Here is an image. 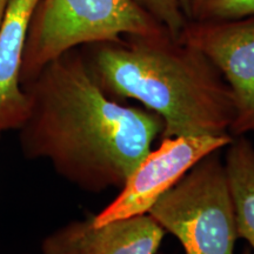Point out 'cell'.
<instances>
[{
  "mask_svg": "<svg viewBox=\"0 0 254 254\" xmlns=\"http://www.w3.org/2000/svg\"><path fill=\"white\" fill-rule=\"evenodd\" d=\"M232 139L231 134L163 138L160 145L151 150L134 168L118 195L92 217L93 222L103 225L117 219L147 214L157 200L198 161L226 147Z\"/></svg>",
  "mask_w": 254,
  "mask_h": 254,
  "instance_id": "obj_5",
  "label": "cell"
},
{
  "mask_svg": "<svg viewBox=\"0 0 254 254\" xmlns=\"http://www.w3.org/2000/svg\"><path fill=\"white\" fill-rule=\"evenodd\" d=\"M164 32L167 31L133 0H40L25 41L21 86L73 49Z\"/></svg>",
  "mask_w": 254,
  "mask_h": 254,
  "instance_id": "obj_3",
  "label": "cell"
},
{
  "mask_svg": "<svg viewBox=\"0 0 254 254\" xmlns=\"http://www.w3.org/2000/svg\"><path fill=\"white\" fill-rule=\"evenodd\" d=\"M226 147L224 166L238 238L245 239L254 251V146L245 135H238Z\"/></svg>",
  "mask_w": 254,
  "mask_h": 254,
  "instance_id": "obj_9",
  "label": "cell"
},
{
  "mask_svg": "<svg viewBox=\"0 0 254 254\" xmlns=\"http://www.w3.org/2000/svg\"><path fill=\"white\" fill-rule=\"evenodd\" d=\"M246 254H250V253H246ZM253 254H254V253H253Z\"/></svg>",
  "mask_w": 254,
  "mask_h": 254,
  "instance_id": "obj_14",
  "label": "cell"
},
{
  "mask_svg": "<svg viewBox=\"0 0 254 254\" xmlns=\"http://www.w3.org/2000/svg\"><path fill=\"white\" fill-rule=\"evenodd\" d=\"M178 38L207 57L230 86L236 107L230 134L254 133V17L189 21Z\"/></svg>",
  "mask_w": 254,
  "mask_h": 254,
  "instance_id": "obj_6",
  "label": "cell"
},
{
  "mask_svg": "<svg viewBox=\"0 0 254 254\" xmlns=\"http://www.w3.org/2000/svg\"><path fill=\"white\" fill-rule=\"evenodd\" d=\"M220 153L198 161L147 213L179 240L185 254H234L236 214Z\"/></svg>",
  "mask_w": 254,
  "mask_h": 254,
  "instance_id": "obj_4",
  "label": "cell"
},
{
  "mask_svg": "<svg viewBox=\"0 0 254 254\" xmlns=\"http://www.w3.org/2000/svg\"><path fill=\"white\" fill-rule=\"evenodd\" d=\"M166 232L151 215L95 225L92 217L57 228L41 243V254H157Z\"/></svg>",
  "mask_w": 254,
  "mask_h": 254,
  "instance_id": "obj_7",
  "label": "cell"
},
{
  "mask_svg": "<svg viewBox=\"0 0 254 254\" xmlns=\"http://www.w3.org/2000/svg\"><path fill=\"white\" fill-rule=\"evenodd\" d=\"M40 0H9L0 27V138L18 131L30 110V98L21 86L25 41Z\"/></svg>",
  "mask_w": 254,
  "mask_h": 254,
  "instance_id": "obj_8",
  "label": "cell"
},
{
  "mask_svg": "<svg viewBox=\"0 0 254 254\" xmlns=\"http://www.w3.org/2000/svg\"><path fill=\"white\" fill-rule=\"evenodd\" d=\"M79 49L104 92L139 101L163 119V138L230 134V86L207 57L179 38L126 36Z\"/></svg>",
  "mask_w": 254,
  "mask_h": 254,
  "instance_id": "obj_2",
  "label": "cell"
},
{
  "mask_svg": "<svg viewBox=\"0 0 254 254\" xmlns=\"http://www.w3.org/2000/svg\"><path fill=\"white\" fill-rule=\"evenodd\" d=\"M9 0H0V27H1L2 20H4V15L6 12V8H7Z\"/></svg>",
  "mask_w": 254,
  "mask_h": 254,
  "instance_id": "obj_12",
  "label": "cell"
},
{
  "mask_svg": "<svg viewBox=\"0 0 254 254\" xmlns=\"http://www.w3.org/2000/svg\"><path fill=\"white\" fill-rule=\"evenodd\" d=\"M23 88L30 110L18 129L21 153L50 161L84 192L122 189L163 133L158 114L104 92L79 47L44 66Z\"/></svg>",
  "mask_w": 254,
  "mask_h": 254,
  "instance_id": "obj_1",
  "label": "cell"
},
{
  "mask_svg": "<svg viewBox=\"0 0 254 254\" xmlns=\"http://www.w3.org/2000/svg\"><path fill=\"white\" fill-rule=\"evenodd\" d=\"M141 9L160 24L171 36L178 38L189 23L182 0H133Z\"/></svg>",
  "mask_w": 254,
  "mask_h": 254,
  "instance_id": "obj_11",
  "label": "cell"
},
{
  "mask_svg": "<svg viewBox=\"0 0 254 254\" xmlns=\"http://www.w3.org/2000/svg\"><path fill=\"white\" fill-rule=\"evenodd\" d=\"M182 4H183V8H184V12H185V4H186V0H182ZM186 15V14H185Z\"/></svg>",
  "mask_w": 254,
  "mask_h": 254,
  "instance_id": "obj_13",
  "label": "cell"
},
{
  "mask_svg": "<svg viewBox=\"0 0 254 254\" xmlns=\"http://www.w3.org/2000/svg\"><path fill=\"white\" fill-rule=\"evenodd\" d=\"M189 21L217 23L254 17V0H186Z\"/></svg>",
  "mask_w": 254,
  "mask_h": 254,
  "instance_id": "obj_10",
  "label": "cell"
}]
</instances>
